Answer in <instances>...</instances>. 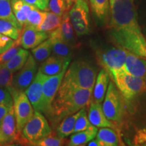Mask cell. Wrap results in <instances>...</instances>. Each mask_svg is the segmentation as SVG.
Masks as SVG:
<instances>
[{
	"label": "cell",
	"mask_w": 146,
	"mask_h": 146,
	"mask_svg": "<svg viewBox=\"0 0 146 146\" xmlns=\"http://www.w3.org/2000/svg\"><path fill=\"white\" fill-rule=\"evenodd\" d=\"M110 14L108 33L114 44L146 58V39L135 0H110Z\"/></svg>",
	"instance_id": "6da1fadb"
},
{
	"label": "cell",
	"mask_w": 146,
	"mask_h": 146,
	"mask_svg": "<svg viewBox=\"0 0 146 146\" xmlns=\"http://www.w3.org/2000/svg\"><path fill=\"white\" fill-rule=\"evenodd\" d=\"M93 90L78 88L61 83L53 100L49 116L53 125L60 123L66 116L77 112L92 102Z\"/></svg>",
	"instance_id": "7a4b0ae2"
},
{
	"label": "cell",
	"mask_w": 146,
	"mask_h": 146,
	"mask_svg": "<svg viewBox=\"0 0 146 146\" xmlns=\"http://www.w3.org/2000/svg\"><path fill=\"white\" fill-rule=\"evenodd\" d=\"M97 78L94 65L85 60L73 62L66 70L62 83L70 86L93 90Z\"/></svg>",
	"instance_id": "3957f363"
},
{
	"label": "cell",
	"mask_w": 146,
	"mask_h": 146,
	"mask_svg": "<svg viewBox=\"0 0 146 146\" xmlns=\"http://www.w3.org/2000/svg\"><path fill=\"white\" fill-rule=\"evenodd\" d=\"M102 108L110 121L115 123H121L125 112V101L123 95L113 81L110 82Z\"/></svg>",
	"instance_id": "277c9868"
},
{
	"label": "cell",
	"mask_w": 146,
	"mask_h": 146,
	"mask_svg": "<svg viewBox=\"0 0 146 146\" xmlns=\"http://www.w3.org/2000/svg\"><path fill=\"white\" fill-rule=\"evenodd\" d=\"M111 77L127 102L146 92V81L144 78L131 75L123 70L118 71Z\"/></svg>",
	"instance_id": "5b68a950"
},
{
	"label": "cell",
	"mask_w": 146,
	"mask_h": 146,
	"mask_svg": "<svg viewBox=\"0 0 146 146\" xmlns=\"http://www.w3.org/2000/svg\"><path fill=\"white\" fill-rule=\"evenodd\" d=\"M52 133V129L46 118L38 111H35L33 116L25 125L21 132L28 145L45 137Z\"/></svg>",
	"instance_id": "8992f818"
},
{
	"label": "cell",
	"mask_w": 146,
	"mask_h": 146,
	"mask_svg": "<svg viewBox=\"0 0 146 146\" xmlns=\"http://www.w3.org/2000/svg\"><path fill=\"white\" fill-rule=\"evenodd\" d=\"M69 17L76 35L81 36L90 33L88 2L76 0L68 11Z\"/></svg>",
	"instance_id": "52a82bcc"
},
{
	"label": "cell",
	"mask_w": 146,
	"mask_h": 146,
	"mask_svg": "<svg viewBox=\"0 0 146 146\" xmlns=\"http://www.w3.org/2000/svg\"><path fill=\"white\" fill-rule=\"evenodd\" d=\"M127 50L121 47H110L98 52V60L107 71L109 75L112 76L118 71L123 70Z\"/></svg>",
	"instance_id": "ba28073f"
},
{
	"label": "cell",
	"mask_w": 146,
	"mask_h": 146,
	"mask_svg": "<svg viewBox=\"0 0 146 146\" xmlns=\"http://www.w3.org/2000/svg\"><path fill=\"white\" fill-rule=\"evenodd\" d=\"M10 94L13 99L17 130L21 133L25 125L33 115L35 110L25 91H12Z\"/></svg>",
	"instance_id": "9c48e42d"
},
{
	"label": "cell",
	"mask_w": 146,
	"mask_h": 146,
	"mask_svg": "<svg viewBox=\"0 0 146 146\" xmlns=\"http://www.w3.org/2000/svg\"><path fill=\"white\" fill-rule=\"evenodd\" d=\"M70 62L68 61L60 73L54 76H48L43 85V113L49 117L52 111L53 100L57 94L65 72Z\"/></svg>",
	"instance_id": "30bf717a"
},
{
	"label": "cell",
	"mask_w": 146,
	"mask_h": 146,
	"mask_svg": "<svg viewBox=\"0 0 146 146\" xmlns=\"http://www.w3.org/2000/svg\"><path fill=\"white\" fill-rule=\"evenodd\" d=\"M37 71V64L33 56L30 55L27 62L21 69L14 75L12 91H25L35 77Z\"/></svg>",
	"instance_id": "8fae6325"
},
{
	"label": "cell",
	"mask_w": 146,
	"mask_h": 146,
	"mask_svg": "<svg viewBox=\"0 0 146 146\" xmlns=\"http://www.w3.org/2000/svg\"><path fill=\"white\" fill-rule=\"evenodd\" d=\"M0 129L2 131L3 134L6 138L8 145L12 143H26L22 133H20L17 130L15 112L13 105L3 118L2 123L0 126Z\"/></svg>",
	"instance_id": "7c38bea8"
},
{
	"label": "cell",
	"mask_w": 146,
	"mask_h": 146,
	"mask_svg": "<svg viewBox=\"0 0 146 146\" xmlns=\"http://www.w3.org/2000/svg\"><path fill=\"white\" fill-rule=\"evenodd\" d=\"M47 76H48L38 71L33 81L25 91L35 111L42 113L43 110V85Z\"/></svg>",
	"instance_id": "4fadbf2b"
},
{
	"label": "cell",
	"mask_w": 146,
	"mask_h": 146,
	"mask_svg": "<svg viewBox=\"0 0 146 146\" xmlns=\"http://www.w3.org/2000/svg\"><path fill=\"white\" fill-rule=\"evenodd\" d=\"M49 36V33L40 31L36 27L32 26H25L22 29L21 34L18 39L24 49L30 50L39 45L48 39Z\"/></svg>",
	"instance_id": "5bb4252c"
},
{
	"label": "cell",
	"mask_w": 146,
	"mask_h": 146,
	"mask_svg": "<svg viewBox=\"0 0 146 146\" xmlns=\"http://www.w3.org/2000/svg\"><path fill=\"white\" fill-rule=\"evenodd\" d=\"M123 70L131 75L146 79V58L127 51Z\"/></svg>",
	"instance_id": "9a60e30c"
},
{
	"label": "cell",
	"mask_w": 146,
	"mask_h": 146,
	"mask_svg": "<svg viewBox=\"0 0 146 146\" xmlns=\"http://www.w3.org/2000/svg\"><path fill=\"white\" fill-rule=\"evenodd\" d=\"M49 37L52 41V52L54 55L64 60H71L73 47L62 39L58 28L50 33Z\"/></svg>",
	"instance_id": "2e32d148"
},
{
	"label": "cell",
	"mask_w": 146,
	"mask_h": 146,
	"mask_svg": "<svg viewBox=\"0 0 146 146\" xmlns=\"http://www.w3.org/2000/svg\"><path fill=\"white\" fill-rule=\"evenodd\" d=\"M88 118L91 125L96 127L111 128L114 126L106 116L102 103L91 102L88 111Z\"/></svg>",
	"instance_id": "e0dca14e"
},
{
	"label": "cell",
	"mask_w": 146,
	"mask_h": 146,
	"mask_svg": "<svg viewBox=\"0 0 146 146\" xmlns=\"http://www.w3.org/2000/svg\"><path fill=\"white\" fill-rule=\"evenodd\" d=\"M70 60H66L53 54L47 58L40 66L39 70L47 76H54L62 70L66 63Z\"/></svg>",
	"instance_id": "ac0fdd59"
},
{
	"label": "cell",
	"mask_w": 146,
	"mask_h": 146,
	"mask_svg": "<svg viewBox=\"0 0 146 146\" xmlns=\"http://www.w3.org/2000/svg\"><path fill=\"white\" fill-rule=\"evenodd\" d=\"M109 74L105 69H102L97 76L93 89L92 101L102 103L104 100L109 83Z\"/></svg>",
	"instance_id": "d6986e66"
},
{
	"label": "cell",
	"mask_w": 146,
	"mask_h": 146,
	"mask_svg": "<svg viewBox=\"0 0 146 146\" xmlns=\"http://www.w3.org/2000/svg\"><path fill=\"white\" fill-rule=\"evenodd\" d=\"M98 131V128L92 125L85 130L73 133L72 135L70 137L68 145L70 146L87 145L89 141L97 136Z\"/></svg>",
	"instance_id": "ffe728a7"
},
{
	"label": "cell",
	"mask_w": 146,
	"mask_h": 146,
	"mask_svg": "<svg viewBox=\"0 0 146 146\" xmlns=\"http://www.w3.org/2000/svg\"><path fill=\"white\" fill-rule=\"evenodd\" d=\"M13 14L22 27L26 25L27 16L34 6L25 2L24 0H11Z\"/></svg>",
	"instance_id": "44dd1931"
},
{
	"label": "cell",
	"mask_w": 146,
	"mask_h": 146,
	"mask_svg": "<svg viewBox=\"0 0 146 146\" xmlns=\"http://www.w3.org/2000/svg\"><path fill=\"white\" fill-rule=\"evenodd\" d=\"M62 39L73 47L76 45L74 30L69 17L68 11H66L62 16L61 25L58 27Z\"/></svg>",
	"instance_id": "7402d4cb"
},
{
	"label": "cell",
	"mask_w": 146,
	"mask_h": 146,
	"mask_svg": "<svg viewBox=\"0 0 146 146\" xmlns=\"http://www.w3.org/2000/svg\"><path fill=\"white\" fill-rule=\"evenodd\" d=\"M81 110L70 116H66L60 122V125L56 128V134L62 138H66L73 133L74 125L79 115Z\"/></svg>",
	"instance_id": "603a6c76"
},
{
	"label": "cell",
	"mask_w": 146,
	"mask_h": 146,
	"mask_svg": "<svg viewBox=\"0 0 146 146\" xmlns=\"http://www.w3.org/2000/svg\"><path fill=\"white\" fill-rule=\"evenodd\" d=\"M101 146H117L120 145L119 137L116 131L110 127H102L97 134Z\"/></svg>",
	"instance_id": "cb8c5ba5"
},
{
	"label": "cell",
	"mask_w": 146,
	"mask_h": 146,
	"mask_svg": "<svg viewBox=\"0 0 146 146\" xmlns=\"http://www.w3.org/2000/svg\"><path fill=\"white\" fill-rule=\"evenodd\" d=\"M30 53L27 50L22 48L10 60H9L7 62L2 64V65L13 73H15L23 68V66L27 62Z\"/></svg>",
	"instance_id": "d4e9b609"
},
{
	"label": "cell",
	"mask_w": 146,
	"mask_h": 146,
	"mask_svg": "<svg viewBox=\"0 0 146 146\" xmlns=\"http://www.w3.org/2000/svg\"><path fill=\"white\" fill-rule=\"evenodd\" d=\"M93 14L100 22H104L110 11V0H89Z\"/></svg>",
	"instance_id": "484cf974"
},
{
	"label": "cell",
	"mask_w": 146,
	"mask_h": 146,
	"mask_svg": "<svg viewBox=\"0 0 146 146\" xmlns=\"http://www.w3.org/2000/svg\"><path fill=\"white\" fill-rule=\"evenodd\" d=\"M62 16L53 13L50 11H45V17L44 21L36 29L40 31L51 33L56 30L61 25Z\"/></svg>",
	"instance_id": "4316f807"
},
{
	"label": "cell",
	"mask_w": 146,
	"mask_h": 146,
	"mask_svg": "<svg viewBox=\"0 0 146 146\" xmlns=\"http://www.w3.org/2000/svg\"><path fill=\"white\" fill-rule=\"evenodd\" d=\"M52 52V41L50 37L32 49V54L36 62H43Z\"/></svg>",
	"instance_id": "83f0119b"
},
{
	"label": "cell",
	"mask_w": 146,
	"mask_h": 146,
	"mask_svg": "<svg viewBox=\"0 0 146 146\" xmlns=\"http://www.w3.org/2000/svg\"><path fill=\"white\" fill-rule=\"evenodd\" d=\"M0 19L10 22L21 31L23 29L12 12L11 0H0Z\"/></svg>",
	"instance_id": "f1b7e54d"
},
{
	"label": "cell",
	"mask_w": 146,
	"mask_h": 146,
	"mask_svg": "<svg viewBox=\"0 0 146 146\" xmlns=\"http://www.w3.org/2000/svg\"><path fill=\"white\" fill-rule=\"evenodd\" d=\"M64 139V138L60 137L57 134L55 135L52 133L45 137L33 142L29 145L35 146H60L64 145L65 141Z\"/></svg>",
	"instance_id": "f546056e"
},
{
	"label": "cell",
	"mask_w": 146,
	"mask_h": 146,
	"mask_svg": "<svg viewBox=\"0 0 146 146\" xmlns=\"http://www.w3.org/2000/svg\"><path fill=\"white\" fill-rule=\"evenodd\" d=\"M0 33L16 40L19 38L21 31L10 22L0 19Z\"/></svg>",
	"instance_id": "4dcf8cb0"
},
{
	"label": "cell",
	"mask_w": 146,
	"mask_h": 146,
	"mask_svg": "<svg viewBox=\"0 0 146 146\" xmlns=\"http://www.w3.org/2000/svg\"><path fill=\"white\" fill-rule=\"evenodd\" d=\"M45 17V11H42L34 7L27 16V23L25 26H32L34 27L39 26L44 21Z\"/></svg>",
	"instance_id": "1f68e13d"
},
{
	"label": "cell",
	"mask_w": 146,
	"mask_h": 146,
	"mask_svg": "<svg viewBox=\"0 0 146 146\" xmlns=\"http://www.w3.org/2000/svg\"><path fill=\"white\" fill-rule=\"evenodd\" d=\"M14 73L1 64L0 67V88L8 89L10 91L12 89Z\"/></svg>",
	"instance_id": "d6a6232c"
},
{
	"label": "cell",
	"mask_w": 146,
	"mask_h": 146,
	"mask_svg": "<svg viewBox=\"0 0 146 146\" xmlns=\"http://www.w3.org/2000/svg\"><path fill=\"white\" fill-rule=\"evenodd\" d=\"M91 125H91L90 121H89L88 116L87 114L86 107L83 108L81 109V114L78 117L75 123V125H74L73 133L85 130V129H88Z\"/></svg>",
	"instance_id": "836d02e7"
},
{
	"label": "cell",
	"mask_w": 146,
	"mask_h": 146,
	"mask_svg": "<svg viewBox=\"0 0 146 146\" xmlns=\"http://www.w3.org/2000/svg\"><path fill=\"white\" fill-rule=\"evenodd\" d=\"M47 11L62 16L66 11H69V9L65 0H50Z\"/></svg>",
	"instance_id": "e575fe53"
},
{
	"label": "cell",
	"mask_w": 146,
	"mask_h": 146,
	"mask_svg": "<svg viewBox=\"0 0 146 146\" xmlns=\"http://www.w3.org/2000/svg\"><path fill=\"white\" fill-rule=\"evenodd\" d=\"M22 46L21 45L18 39L14 41V43L12 44L8 50L5 51L4 52L0 54V64H2L10 60L16 54L19 52L22 49Z\"/></svg>",
	"instance_id": "d590c367"
},
{
	"label": "cell",
	"mask_w": 146,
	"mask_h": 146,
	"mask_svg": "<svg viewBox=\"0 0 146 146\" xmlns=\"http://www.w3.org/2000/svg\"><path fill=\"white\" fill-rule=\"evenodd\" d=\"M14 42V41L12 39L0 33V54L8 50Z\"/></svg>",
	"instance_id": "8d00e7d4"
},
{
	"label": "cell",
	"mask_w": 146,
	"mask_h": 146,
	"mask_svg": "<svg viewBox=\"0 0 146 146\" xmlns=\"http://www.w3.org/2000/svg\"><path fill=\"white\" fill-rule=\"evenodd\" d=\"M24 1L42 11L48 10V4L50 0H24Z\"/></svg>",
	"instance_id": "74e56055"
},
{
	"label": "cell",
	"mask_w": 146,
	"mask_h": 146,
	"mask_svg": "<svg viewBox=\"0 0 146 146\" xmlns=\"http://www.w3.org/2000/svg\"><path fill=\"white\" fill-rule=\"evenodd\" d=\"M13 104L12 95L8 89L0 88V104Z\"/></svg>",
	"instance_id": "f35d334b"
},
{
	"label": "cell",
	"mask_w": 146,
	"mask_h": 146,
	"mask_svg": "<svg viewBox=\"0 0 146 146\" xmlns=\"http://www.w3.org/2000/svg\"><path fill=\"white\" fill-rule=\"evenodd\" d=\"M146 142V129H141L137 133L134 139L135 145H143Z\"/></svg>",
	"instance_id": "ab89813d"
},
{
	"label": "cell",
	"mask_w": 146,
	"mask_h": 146,
	"mask_svg": "<svg viewBox=\"0 0 146 146\" xmlns=\"http://www.w3.org/2000/svg\"><path fill=\"white\" fill-rule=\"evenodd\" d=\"M12 105H13V104H0V126L1 125L3 118H4L5 115L7 114V112H8V110Z\"/></svg>",
	"instance_id": "60d3db41"
},
{
	"label": "cell",
	"mask_w": 146,
	"mask_h": 146,
	"mask_svg": "<svg viewBox=\"0 0 146 146\" xmlns=\"http://www.w3.org/2000/svg\"><path fill=\"white\" fill-rule=\"evenodd\" d=\"M8 145V141H7L6 138L3 134L2 131L0 129V145Z\"/></svg>",
	"instance_id": "b9f144b4"
},
{
	"label": "cell",
	"mask_w": 146,
	"mask_h": 146,
	"mask_svg": "<svg viewBox=\"0 0 146 146\" xmlns=\"http://www.w3.org/2000/svg\"><path fill=\"white\" fill-rule=\"evenodd\" d=\"M87 145L88 146H101V144H100V142L98 139H93L92 140H91L90 141H89L87 143Z\"/></svg>",
	"instance_id": "7bdbcfd3"
},
{
	"label": "cell",
	"mask_w": 146,
	"mask_h": 146,
	"mask_svg": "<svg viewBox=\"0 0 146 146\" xmlns=\"http://www.w3.org/2000/svg\"><path fill=\"white\" fill-rule=\"evenodd\" d=\"M66 2V4H67V6H68V8L69 10H70L71 7H72V5L73 4V1L72 0H65Z\"/></svg>",
	"instance_id": "ee69618b"
},
{
	"label": "cell",
	"mask_w": 146,
	"mask_h": 146,
	"mask_svg": "<svg viewBox=\"0 0 146 146\" xmlns=\"http://www.w3.org/2000/svg\"><path fill=\"white\" fill-rule=\"evenodd\" d=\"M76 0H72V1H73V3L74 2V1H76ZM83 1H87V2H88V0H83Z\"/></svg>",
	"instance_id": "f6af8a7d"
},
{
	"label": "cell",
	"mask_w": 146,
	"mask_h": 146,
	"mask_svg": "<svg viewBox=\"0 0 146 146\" xmlns=\"http://www.w3.org/2000/svg\"><path fill=\"white\" fill-rule=\"evenodd\" d=\"M143 145H146V142H145V143H144V144H143Z\"/></svg>",
	"instance_id": "bcb514c9"
},
{
	"label": "cell",
	"mask_w": 146,
	"mask_h": 146,
	"mask_svg": "<svg viewBox=\"0 0 146 146\" xmlns=\"http://www.w3.org/2000/svg\"><path fill=\"white\" fill-rule=\"evenodd\" d=\"M145 39H146V30H145Z\"/></svg>",
	"instance_id": "7dc6e473"
},
{
	"label": "cell",
	"mask_w": 146,
	"mask_h": 146,
	"mask_svg": "<svg viewBox=\"0 0 146 146\" xmlns=\"http://www.w3.org/2000/svg\"><path fill=\"white\" fill-rule=\"evenodd\" d=\"M1 64H0V67H1Z\"/></svg>",
	"instance_id": "c3c4849f"
}]
</instances>
